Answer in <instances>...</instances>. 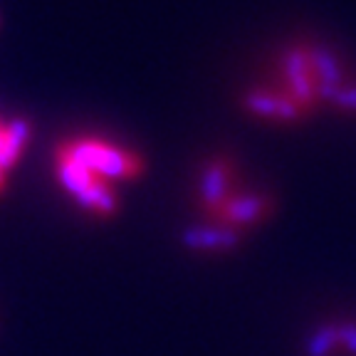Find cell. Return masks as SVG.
<instances>
[{
    "mask_svg": "<svg viewBox=\"0 0 356 356\" xmlns=\"http://www.w3.org/2000/svg\"><path fill=\"white\" fill-rule=\"evenodd\" d=\"M55 154L72 159L82 168H87L92 176L104 178V181H134L144 176L146 161L136 151H129L124 146H114L106 139L97 136H77V139L57 144Z\"/></svg>",
    "mask_w": 356,
    "mask_h": 356,
    "instance_id": "obj_1",
    "label": "cell"
},
{
    "mask_svg": "<svg viewBox=\"0 0 356 356\" xmlns=\"http://www.w3.org/2000/svg\"><path fill=\"white\" fill-rule=\"evenodd\" d=\"M55 176L60 186L77 200L84 211L95 213L99 218H114L119 213V198L111 191V184L104 178H97L67 159L62 154H55Z\"/></svg>",
    "mask_w": 356,
    "mask_h": 356,
    "instance_id": "obj_2",
    "label": "cell"
},
{
    "mask_svg": "<svg viewBox=\"0 0 356 356\" xmlns=\"http://www.w3.org/2000/svg\"><path fill=\"white\" fill-rule=\"evenodd\" d=\"M282 72H284V82L289 87V97L309 114L312 106L317 104L319 99L317 79L312 74L309 47H292L289 52H284Z\"/></svg>",
    "mask_w": 356,
    "mask_h": 356,
    "instance_id": "obj_3",
    "label": "cell"
},
{
    "mask_svg": "<svg viewBox=\"0 0 356 356\" xmlns=\"http://www.w3.org/2000/svg\"><path fill=\"white\" fill-rule=\"evenodd\" d=\"M273 213V200L262 193H243V195H228L222 200V206L211 218L213 225L220 228L243 230L248 225H255L257 220L267 218Z\"/></svg>",
    "mask_w": 356,
    "mask_h": 356,
    "instance_id": "obj_4",
    "label": "cell"
},
{
    "mask_svg": "<svg viewBox=\"0 0 356 356\" xmlns=\"http://www.w3.org/2000/svg\"><path fill=\"white\" fill-rule=\"evenodd\" d=\"M230 178H233V163L228 159H213L203 166L200 171V184H198V200L203 216L211 220L216 211L222 206V200L230 195Z\"/></svg>",
    "mask_w": 356,
    "mask_h": 356,
    "instance_id": "obj_5",
    "label": "cell"
},
{
    "mask_svg": "<svg viewBox=\"0 0 356 356\" xmlns=\"http://www.w3.org/2000/svg\"><path fill=\"white\" fill-rule=\"evenodd\" d=\"M243 104L245 109L257 114V117L280 119V122H292V119L307 117V111L289 95L287 97L275 95V92H267V89H252V92H248Z\"/></svg>",
    "mask_w": 356,
    "mask_h": 356,
    "instance_id": "obj_6",
    "label": "cell"
},
{
    "mask_svg": "<svg viewBox=\"0 0 356 356\" xmlns=\"http://www.w3.org/2000/svg\"><path fill=\"white\" fill-rule=\"evenodd\" d=\"M243 233L233 228H220V225H193L181 233V243L188 250H203V252H225L238 248Z\"/></svg>",
    "mask_w": 356,
    "mask_h": 356,
    "instance_id": "obj_7",
    "label": "cell"
},
{
    "mask_svg": "<svg viewBox=\"0 0 356 356\" xmlns=\"http://www.w3.org/2000/svg\"><path fill=\"white\" fill-rule=\"evenodd\" d=\"M30 139H33V124H30V119L17 117L13 122L3 124V129H0V168L10 171L20 161L22 151H25Z\"/></svg>",
    "mask_w": 356,
    "mask_h": 356,
    "instance_id": "obj_8",
    "label": "cell"
},
{
    "mask_svg": "<svg viewBox=\"0 0 356 356\" xmlns=\"http://www.w3.org/2000/svg\"><path fill=\"white\" fill-rule=\"evenodd\" d=\"M337 349H339L337 324H324L317 332L309 334V339L305 344V356H332Z\"/></svg>",
    "mask_w": 356,
    "mask_h": 356,
    "instance_id": "obj_9",
    "label": "cell"
},
{
    "mask_svg": "<svg viewBox=\"0 0 356 356\" xmlns=\"http://www.w3.org/2000/svg\"><path fill=\"white\" fill-rule=\"evenodd\" d=\"M327 102H332L334 106H339L344 111H356V87H339L334 89L332 95L324 97Z\"/></svg>",
    "mask_w": 356,
    "mask_h": 356,
    "instance_id": "obj_10",
    "label": "cell"
},
{
    "mask_svg": "<svg viewBox=\"0 0 356 356\" xmlns=\"http://www.w3.org/2000/svg\"><path fill=\"white\" fill-rule=\"evenodd\" d=\"M337 334H339L341 349L349 351L351 356H356V324H351V322L337 324Z\"/></svg>",
    "mask_w": 356,
    "mask_h": 356,
    "instance_id": "obj_11",
    "label": "cell"
},
{
    "mask_svg": "<svg viewBox=\"0 0 356 356\" xmlns=\"http://www.w3.org/2000/svg\"><path fill=\"white\" fill-rule=\"evenodd\" d=\"M6 186H8V171L6 168H0V193L6 191Z\"/></svg>",
    "mask_w": 356,
    "mask_h": 356,
    "instance_id": "obj_12",
    "label": "cell"
},
{
    "mask_svg": "<svg viewBox=\"0 0 356 356\" xmlns=\"http://www.w3.org/2000/svg\"><path fill=\"white\" fill-rule=\"evenodd\" d=\"M0 127H3V124H0Z\"/></svg>",
    "mask_w": 356,
    "mask_h": 356,
    "instance_id": "obj_13",
    "label": "cell"
}]
</instances>
